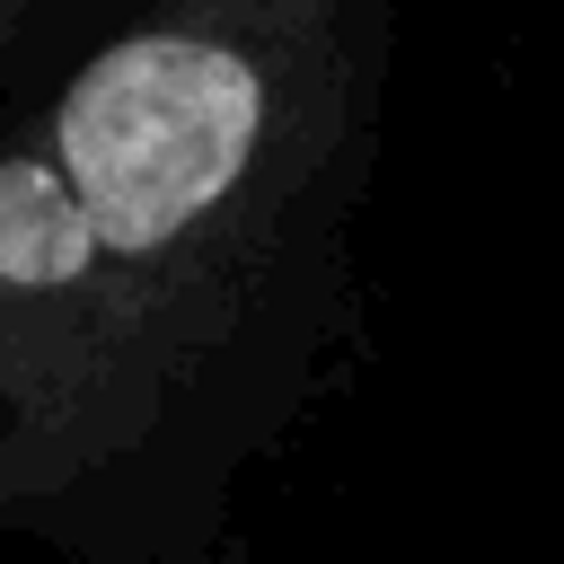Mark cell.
I'll list each match as a JSON object with an SVG mask.
<instances>
[{"mask_svg": "<svg viewBox=\"0 0 564 564\" xmlns=\"http://www.w3.org/2000/svg\"><path fill=\"white\" fill-rule=\"evenodd\" d=\"M264 88L229 44L132 35L97 53L62 106V176L97 220V247H167L247 167Z\"/></svg>", "mask_w": 564, "mask_h": 564, "instance_id": "obj_1", "label": "cell"}, {"mask_svg": "<svg viewBox=\"0 0 564 564\" xmlns=\"http://www.w3.org/2000/svg\"><path fill=\"white\" fill-rule=\"evenodd\" d=\"M88 256H97V220L70 194V176L44 167V159H9L0 167V282L53 291Z\"/></svg>", "mask_w": 564, "mask_h": 564, "instance_id": "obj_2", "label": "cell"}]
</instances>
